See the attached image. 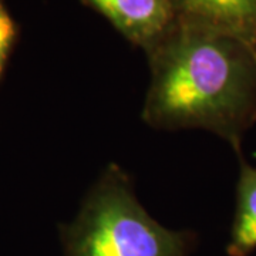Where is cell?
Segmentation results:
<instances>
[{
  "instance_id": "6da1fadb",
  "label": "cell",
  "mask_w": 256,
  "mask_h": 256,
  "mask_svg": "<svg viewBox=\"0 0 256 256\" xmlns=\"http://www.w3.org/2000/svg\"><path fill=\"white\" fill-rule=\"evenodd\" d=\"M142 118L161 130L201 128L239 152L256 121V48L238 38L172 23L148 52Z\"/></svg>"
},
{
  "instance_id": "7a4b0ae2",
  "label": "cell",
  "mask_w": 256,
  "mask_h": 256,
  "mask_svg": "<svg viewBox=\"0 0 256 256\" xmlns=\"http://www.w3.org/2000/svg\"><path fill=\"white\" fill-rule=\"evenodd\" d=\"M66 256H185L191 235L158 224L134 195L128 176L110 165L62 230Z\"/></svg>"
},
{
  "instance_id": "3957f363",
  "label": "cell",
  "mask_w": 256,
  "mask_h": 256,
  "mask_svg": "<svg viewBox=\"0 0 256 256\" xmlns=\"http://www.w3.org/2000/svg\"><path fill=\"white\" fill-rule=\"evenodd\" d=\"M134 46L148 52L174 23L171 0H86Z\"/></svg>"
},
{
  "instance_id": "277c9868",
  "label": "cell",
  "mask_w": 256,
  "mask_h": 256,
  "mask_svg": "<svg viewBox=\"0 0 256 256\" xmlns=\"http://www.w3.org/2000/svg\"><path fill=\"white\" fill-rule=\"evenodd\" d=\"M174 20L256 48V0H171Z\"/></svg>"
},
{
  "instance_id": "5b68a950",
  "label": "cell",
  "mask_w": 256,
  "mask_h": 256,
  "mask_svg": "<svg viewBox=\"0 0 256 256\" xmlns=\"http://www.w3.org/2000/svg\"><path fill=\"white\" fill-rule=\"evenodd\" d=\"M254 250H256V166L240 158L236 208L226 252L229 256H249Z\"/></svg>"
},
{
  "instance_id": "8992f818",
  "label": "cell",
  "mask_w": 256,
  "mask_h": 256,
  "mask_svg": "<svg viewBox=\"0 0 256 256\" xmlns=\"http://www.w3.org/2000/svg\"><path fill=\"white\" fill-rule=\"evenodd\" d=\"M16 38V26L9 12L4 8L3 0H0V76L3 73L4 64L8 62L10 50Z\"/></svg>"
}]
</instances>
